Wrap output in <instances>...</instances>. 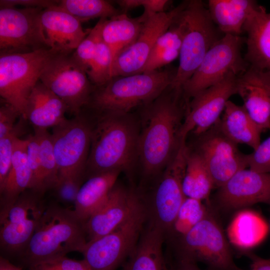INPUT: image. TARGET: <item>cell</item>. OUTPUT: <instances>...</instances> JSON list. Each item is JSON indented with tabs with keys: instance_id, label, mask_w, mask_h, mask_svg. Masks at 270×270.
Wrapping results in <instances>:
<instances>
[{
	"instance_id": "1",
	"label": "cell",
	"mask_w": 270,
	"mask_h": 270,
	"mask_svg": "<svg viewBox=\"0 0 270 270\" xmlns=\"http://www.w3.org/2000/svg\"><path fill=\"white\" fill-rule=\"evenodd\" d=\"M188 101L182 90L170 86L151 103L140 108L138 162L144 176L162 172L176 154Z\"/></svg>"
},
{
	"instance_id": "2",
	"label": "cell",
	"mask_w": 270,
	"mask_h": 270,
	"mask_svg": "<svg viewBox=\"0 0 270 270\" xmlns=\"http://www.w3.org/2000/svg\"><path fill=\"white\" fill-rule=\"evenodd\" d=\"M90 111L93 126L86 177L129 170L138 161L140 117L131 112Z\"/></svg>"
},
{
	"instance_id": "3",
	"label": "cell",
	"mask_w": 270,
	"mask_h": 270,
	"mask_svg": "<svg viewBox=\"0 0 270 270\" xmlns=\"http://www.w3.org/2000/svg\"><path fill=\"white\" fill-rule=\"evenodd\" d=\"M177 68L143 72L110 78L102 85L94 86L84 108L94 112H130L153 102L171 85Z\"/></svg>"
},
{
	"instance_id": "4",
	"label": "cell",
	"mask_w": 270,
	"mask_h": 270,
	"mask_svg": "<svg viewBox=\"0 0 270 270\" xmlns=\"http://www.w3.org/2000/svg\"><path fill=\"white\" fill-rule=\"evenodd\" d=\"M88 242L84 224L74 210L57 204L46 206L38 224L22 251L30 264L72 252H82Z\"/></svg>"
},
{
	"instance_id": "5",
	"label": "cell",
	"mask_w": 270,
	"mask_h": 270,
	"mask_svg": "<svg viewBox=\"0 0 270 270\" xmlns=\"http://www.w3.org/2000/svg\"><path fill=\"white\" fill-rule=\"evenodd\" d=\"M184 26L179 64L170 86L182 90L206 54L221 38L208 8L200 0H187L180 14Z\"/></svg>"
},
{
	"instance_id": "6",
	"label": "cell",
	"mask_w": 270,
	"mask_h": 270,
	"mask_svg": "<svg viewBox=\"0 0 270 270\" xmlns=\"http://www.w3.org/2000/svg\"><path fill=\"white\" fill-rule=\"evenodd\" d=\"M57 52L41 49L26 54H0V96L24 118L28 100L50 58Z\"/></svg>"
},
{
	"instance_id": "7",
	"label": "cell",
	"mask_w": 270,
	"mask_h": 270,
	"mask_svg": "<svg viewBox=\"0 0 270 270\" xmlns=\"http://www.w3.org/2000/svg\"><path fill=\"white\" fill-rule=\"evenodd\" d=\"M245 40L241 36L224 34L209 50L200 65L182 90L189 101L199 92L230 74L238 76L248 68L241 50Z\"/></svg>"
},
{
	"instance_id": "8",
	"label": "cell",
	"mask_w": 270,
	"mask_h": 270,
	"mask_svg": "<svg viewBox=\"0 0 270 270\" xmlns=\"http://www.w3.org/2000/svg\"><path fill=\"white\" fill-rule=\"evenodd\" d=\"M92 126V112L83 108L78 115L52 128L51 136L58 176L86 175Z\"/></svg>"
},
{
	"instance_id": "9",
	"label": "cell",
	"mask_w": 270,
	"mask_h": 270,
	"mask_svg": "<svg viewBox=\"0 0 270 270\" xmlns=\"http://www.w3.org/2000/svg\"><path fill=\"white\" fill-rule=\"evenodd\" d=\"M178 258L202 262L214 270H241L222 227L210 212L178 239Z\"/></svg>"
},
{
	"instance_id": "10",
	"label": "cell",
	"mask_w": 270,
	"mask_h": 270,
	"mask_svg": "<svg viewBox=\"0 0 270 270\" xmlns=\"http://www.w3.org/2000/svg\"><path fill=\"white\" fill-rule=\"evenodd\" d=\"M40 81L66 104L68 112L74 116L86 106L95 86L72 52L54 55L45 66Z\"/></svg>"
},
{
	"instance_id": "11",
	"label": "cell",
	"mask_w": 270,
	"mask_h": 270,
	"mask_svg": "<svg viewBox=\"0 0 270 270\" xmlns=\"http://www.w3.org/2000/svg\"><path fill=\"white\" fill-rule=\"evenodd\" d=\"M42 195L28 190L13 202L0 206V245L11 254L22 253L32 238L46 207Z\"/></svg>"
},
{
	"instance_id": "12",
	"label": "cell",
	"mask_w": 270,
	"mask_h": 270,
	"mask_svg": "<svg viewBox=\"0 0 270 270\" xmlns=\"http://www.w3.org/2000/svg\"><path fill=\"white\" fill-rule=\"evenodd\" d=\"M146 218L144 208L112 232L88 241L81 252L92 270H116L129 256Z\"/></svg>"
},
{
	"instance_id": "13",
	"label": "cell",
	"mask_w": 270,
	"mask_h": 270,
	"mask_svg": "<svg viewBox=\"0 0 270 270\" xmlns=\"http://www.w3.org/2000/svg\"><path fill=\"white\" fill-rule=\"evenodd\" d=\"M182 138L179 148L162 172L154 192L151 206V221L169 234L178 213L186 197L182 190L189 147Z\"/></svg>"
},
{
	"instance_id": "14",
	"label": "cell",
	"mask_w": 270,
	"mask_h": 270,
	"mask_svg": "<svg viewBox=\"0 0 270 270\" xmlns=\"http://www.w3.org/2000/svg\"><path fill=\"white\" fill-rule=\"evenodd\" d=\"M43 10L0 8V54H26L48 48L40 22Z\"/></svg>"
},
{
	"instance_id": "15",
	"label": "cell",
	"mask_w": 270,
	"mask_h": 270,
	"mask_svg": "<svg viewBox=\"0 0 270 270\" xmlns=\"http://www.w3.org/2000/svg\"><path fill=\"white\" fill-rule=\"evenodd\" d=\"M218 121L208 130L196 136V147L192 149L202 159L214 186L217 188L248 166V154L241 152L238 144L222 132Z\"/></svg>"
},
{
	"instance_id": "16",
	"label": "cell",
	"mask_w": 270,
	"mask_h": 270,
	"mask_svg": "<svg viewBox=\"0 0 270 270\" xmlns=\"http://www.w3.org/2000/svg\"><path fill=\"white\" fill-rule=\"evenodd\" d=\"M187 0L171 10L149 16L136 40L114 58L112 78L141 73L158 38L172 25Z\"/></svg>"
},
{
	"instance_id": "17",
	"label": "cell",
	"mask_w": 270,
	"mask_h": 270,
	"mask_svg": "<svg viewBox=\"0 0 270 270\" xmlns=\"http://www.w3.org/2000/svg\"><path fill=\"white\" fill-rule=\"evenodd\" d=\"M238 76L230 74L222 80L199 92L190 100L180 131L181 139L192 132L198 136L220 120L230 98L236 94Z\"/></svg>"
},
{
	"instance_id": "18",
	"label": "cell",
	"mask_w": 270,
	"mask_h": 270,
	"mask_svg": "<svg viewBox=\"0 0 270 270\" xmlns=\"http://www.w3.org/2000/svg\"><path fill=\"white\" fill-rule=\"evenodd\" d=\"M144 208L134 192L116 182L105 201L84 224L88 241L112 232Z\"/></svg>"
},
{
	"instance_id": "19",
	"label": "cell",
	"mask_w": 270,
	"mask_h": 270,
	"mask_svg": "<svg viewBox=\"0 0 270 270\" xmlns=\"http://www.w3.org/2000/svg\"><path fill=\"white\" fill-rule=\"evenodd\" d=\"M216 200L229 210L258 203L270 204V174L242 170L218 188Z\"/></svg>"
},
{
	"instance_id": "20",
	"label": "cell",
	"mask_w": 270,
	"mask_h": 270,
	"mask_svg": "<svg viewBox=\"0 0 270 270\" xmlns=\"http://www.w3.org/2000/svg\"><path fill=\"white\" fill-rule=\"evenodd\" d=\"M40 22L47 46L57 53L73 52L90 30H84L79 20L58 6L44 9Z\"/></svg>"
},
{
	"instance_id": "21",
	"label": "cell",
	"mask_w": 270,
	"mask_h": 270,
	"mask_svg": "<svg viewBox=\"0 0 270 270\" xmlns=\"http://www.w3.org/2000/svg\"><path fill=\"white\" fill-rule=\"evenodd\" d=\"M236 92L262 132L270 130V78L249 66L237 78Z\"/></svg>"
},
{
	"instance_id": "22",
	"label": "cell",
	"mask_w": 270,
	"mask_h": 270,
	"mask_svg": "<svg viewBox=\"0 0 270 270\" xmlns=\"http://www.w3.org/2000/svg\"><path fill=\"white\" fill-rule=\"evenodd\" d=\"M244 32L247 35L244 58L249 66L270 78V12L263 6L248 20Z\"/></svg>"
},
{
	"instance_id": "23",
	"label": "cell",
	"mask_w": 270,
	"mask_h": 270,
	"mask_svg": "<svg viewBox=\"0 0 270 270\" xmlns=\"http://www.w3.org/2000/svg\"><path fill=\"white\" fill-rule=\"evenodd\" d=\"M66 112V104L40 80L28 97L24 119L34 128L47 129L64 122Z\"/></svg>"
},
{
	"instance_id": "24",
	"label": "cell",
	"mask_w": 270,
	"mask_h": 270,
	"mask_svg": "<svg viewBox=\"0 0 270 270\" xmlns=\"http://www.w3.org/2000/svg\"><path fill=\"white\" fill-rule=\"evenodd\" d=\"M208 9L213 22L224 34L240 36L248 20L263 6L252 0H209Z\"/></svg>"
},
{
	"instance_id": "25",
	"label": "cell",
	"mask_w": 270,
	"mask_h": 270,
	"mask_svg": "<svg viewBox=\"0 0 270 270\" xmlns=\"http://www.w3.org/2000/svg\"><path fill=\"white\" fill-rule=\"evenodd\" d=\"M165 234L150 222L128 258L124 270H166L162 252Z\"/></svg>"
},
{
	"instance_id": "26",
	"label": "cell",
	"mask_w": 270,
	"mask_h": 270,
	"mask_svg": "<svg viewBox=\"0 0 270 270\" xmlns=\"http://www.w3.org/2000/svg\"><path fill=\"white\" fill-rule=\"evenodd\" d=\"M121 172L115 170L95 174L83 184L74 210L84 224L105 201Z\"/></svg>"
},
{
	"instance_id": "27",
	"label": "cell",
	"mask_w": 270,
	"mask_h": 270,
	"mask_svg": "<svg viewBox=\"0 0 270 270\" xmlns=\"http://www.w3.org/2000/svg\"><path fill=\"white\" fill-rule=\"evenodd\" d=\"M269 225L258 212L252 210L238 211L228 225L226 234L229 242L242 250H248L260 244L266 238Z\"/></svg>"
},
{
	"instance_id": "28",
	"label": "cell",
	"mask_w": 270,
	"mask_h": 270,
	"mask_svg": "<svg viewBox=\"0 0 270 270\" xmlns=\"http://www.w3.org/2000/svg\"><path fill=\"white\" fill-rule=\"evenodd\" d=\"M218 121L222 132L236 144H245L256 149L262 132L243 106L228 100Z\"/></svg>"
},
{
	"instance_id": "29",
	"label": "cell",
	"mask_w": 270,
	"mask_h": 270,
	"mask_svg": "<svg viewBox=\"0 0 270 270\" xmlns=\"http://www.w3.org/2000/svg\"><path fill=\"white\" fill-rule=\"evenodd\" d=\"M26 146V138H18L15 141L11 168L0 188V206L13 202L22 193L31 188L32 176L28 160Z\"/></svg>"
},
{
	"instance_id": "30",
	"label": "cell",
	"mask_w": 270,
	"mask_h": 270,
	"mask_svg": "<svg viewBox=\"0 0 270 270\" xmlns=\"http://www.w3.org/2000/svg\"><path fill=\"white\" fill-rule=\"evenodd\" d=\"M144 22L140 16L132 18L122 12L110 18H104L100 36L110 49L113 61L118 54L136 40Z\"/></svg>"
},
{
	"instance_id": "31",
	"label": "cell",
	"mask_w": 270,
	"mask_h": 270,
	"mask_svg": "<svg viewBox=\"0 0 270 270\" xmlns=\"http://www.w3.org/2000/svg\"><path fill=\"white\" fill-rule=\"evenodd\" d=\"M214 188L212 178L202 159L189 147L182 181L185 196L203 201L208 198Z\"/></svg>"
},
{
	"instance_id": "32",
	"label": "cell",
	"mask_w": 270,
	"mask_h": 270,
	"mask_svg": "<svg viewBox=\"0 0 270 270\" xmlns=\"http://www.w3.org/2000/svg\"><path fill=\"white\" fill-rule=\"evenodd\" d=\"M58 6L81 22L97 18H109L122 12L104 0H62Z\"/></svg>"
},
{
	"instance_id": "33",
	"label": "cell",
	"mask_w": 270,
	"mask_h": 270,
	"mask_svg": "<svg viewBox=\"0 0 270 270\" xmlns=\"http://www.w3.org/2000/svg\"><path fill=\"white\" fill-rule=\"evenodd\" d=\"M40 149L44 192L52 190L58 178V170L54 152L51 134L47 129L34 128Z\"/></svg>"
},
{
	"instance_id": "34",
	"label": "cell",
	"mask_w": 270,
	"mask_h": 270,
	"mask_svg": "<svg viewBox=\"0 0 270 270\" xmlns=\"http://www.w3.org/2000/svg\"><path fill=\"white\" fill-rule=\"evenodd\" d=\"M208 212L202 201L186 198L169 234L180 239L204 218Z\"/></svg>"
},
{
	"instance_id": "35",
	"label": "cell",
	"mask_w": 270,
	"mask_h": 270,
	"mask_svg": "<svg viewBox=\"0 0 270 270\" xmlns=\"http://www.w3.org/2000/svg\"><path fill=\"white\" fill-rule=\"evenodd\" d=\"M112 62V52L102 40L100 32L95 56L86 72L88 78L94 86L102 85L110 79Z\"/></svg>"
},
{
	"instance_id": "36",
	"label": "cell",
	"mask_w": 270,
	"mask_h": 270,
	"mask_svg": "<svg viewBox=\"0 0 270 270\" xmlns=\"http://www.w3.org/2000/svg\"><path fill=\"white\" fill-rule=\"evenodd\" d=\"M24 118L20 117L13 130L6 136L0 138V188H1L10 172L12 159L15 141L24 134Z\"/></svg>"
},
{
	"instance_id": "37",
	"label": "cell",
	"mask_w": 270,
	"mask_h": 270,
	"mask_svg": "<svg viewBox=\"0 0 270 270\" xmlns=\"http://www.w3.org/2000/svg\"><path fill=\"white\" fill-rule=\"evenodd\" d=\"M86 178L84 174L58 176L52 189L58 202L66 206L74 205L79 190Z\"/></svg>"
},
{
	"instance_id": "38",
	"label": "cell",
	"mask_w": 270,
	"mask_h": 270,
	"mask_svg": "<svg viewBox=\"0 0 270 270\" xmlns=\"http://www.w3.org/2000/svg\"><path fill=\"white\" fill-rule=\"evenodd\" d=\"M104 18H100L97 24L90 29L89 34L72 52L74 58L86 72L89 70L96 54Z\"/></svg>"
},
{
	"instance_id": "39",
	"label": "cell",
	"mask_w": 270,
	"mask_h": 270,
	"mask_svg": "<svg viewBox=\"0 0 270 270\" xmlns=\"http://www.w3.org/2000/svg\"><path fill=\"white\" fill-rule=\"evenodd\" d=\"M26 139L28 160L32 176L30 190L42 196L44 191L38 140L34 134L29 135Z\"/></svg>"
},
{
	"instance_id": "40",
	"label": "cell",
	"mask_w": 270,
	"mask_h": 270,
	"mask_svg": "<svg viewBox=\"0 0 270 270\" xmlns=\"http://www.w3.org/2000/svg\"><path fill=\"white\" fill-rule=\"evenodd\" d=\"M29 270H92L86 262L66 256L56 257L30 264Z\"/></svg>"
},
{
	"instance_id": "41",
	"label": "cell",
	"mask_w": 270,
	"mask_h": 270,
	"mask_svg": "<svg viewBox=\"0 0 270 270\" xmlns=\"http://www.w3.org/2000/svg\"><path fill=\"white\" fill-rule=\"evenodd\" d=\"M116 2L121 8L122 12L125 14L128 10L142 6L144 12L140 16L144 21L150 16L166 12L165 8L170 2L167 0H118Z\"/></svg>"
},
{
	"instance_id": "42",
	"label": "cell",
	"mask_w": 270,
	"mask_h": 270,
	"mask_svg": "<svg viewBox=\"0 0 270 270\" xmlns=\"http://www.w3.org/2000/svg\"><path fill=\"white\" fill-rule=\"evenodd\" d=\"M248 167L257 172L270 174V137L248 154Z\"/></svg>"
},
{
	"instance_id": "43",
	"label": "cell",
	"mask_w": 270,
	"mask_h": 270,
	"mask_svg": "<svg viewBox=\"0 0 270 270\" xmlns=\"http://www.w3.org/2000/svg\"><path fill=\"white\" fill-rule=\"evenodd\" d=\"M180 54V50L176 49L152 52L142 72L159 70L179 58Z\"/></svg>"
},
{
	"instance_id": "44",
	"label": "cell",
	"mask_w": 270,
	"mask_h": 270,
	"mask_svg": "<svg viewBox=\"0 0 270 270\" xmlns=\"http://www.w3.org/2000/svg\"><path fill=\"white\" fill-rule=\"evenodd\" d=\"M20 116L18 112L11 105L4 102L0 107V138L9 134L16 125V120Z\"/></svg>"
},
{
	"instance_id": "45",
	"label": "cell",
	"mask_w": 270,
	"mask_h": 270,
	"mask_svg": "<svg viewBox=\"0 0 270 270\" xmlns=\"http://www.w3.org/2000/svg\"><path fill=\"white\" fill-rule=\"evenodd\" d=\"M60 0H0V8H12L20 6L23 8H40L44 9L57 6Z\"/></svg>"
},
{
	"instance_id": "46",
	"label": "cell",
	"mask_w": 270,
	"mask_h": 270,
	"mask_svg": "<svg viewBox=\"0 0 270 270\" xmlns=\"http://www.w3.org/2000/svg\"><path fill=\"white\" fill-rule=\"evenodd\" d=\"M252 263L249 270H270V261L268 259L252 256Z\"/></svg>"
},
{
	"instance_id": "47",
	"label": "cell",
	"mask_w": 270,
	"mask_h": 270,
	"mask_svg": "<svg viewBox=\"0 0 270 270\" xmlns=\"http://www.w3.org/2000/svg\"><path fill=\"white\" fill-rule=\"evenodd\" d=\"M172 270H203L200 268L196 262L178 258V263Z\"/></svg>"
},
{
	"instance_id": "48",
	"label": "cell",
	"mask_w": 270,
	"mask_h": 270,
	"mask_svg": "<svg viewBox=\"0 0 270 270\" xmlns=\"http://www.w3.org/2000/svg\"><path fill=\"white\" fill-rule=\"evenodd\" d=\"M0 270H22V269L14 265L6 258L0 256Z\"/></svg>"
},
{
	"instance_id": "49",
	"label": "cell",
	"mask_w": 270,
	"mask_h": 270,
	"mask_svg": "<svg viewBox=\"0 0 270 270\" xmlns=\"http://www.w3.org/2000/svg\"><path fill=\"white\" fill-rule=\"evenodd\" d=\"M269 228H270V224H269Z\"/></svg>"
},
{
	"instance_id": "50",
	"label": "cell",
	"mask_w": 270,
	"mask_h": 270,
	"mask_svg": "<svg viewBox=\"0 0 270 270\" xmlns=\"http://www.w3.org/2000/svg\"><path fill=\"white\" fill-rule=\"evenodd\" d=\"M268 260H270V258H268Z\"/></svg>"
}]
</instances>
